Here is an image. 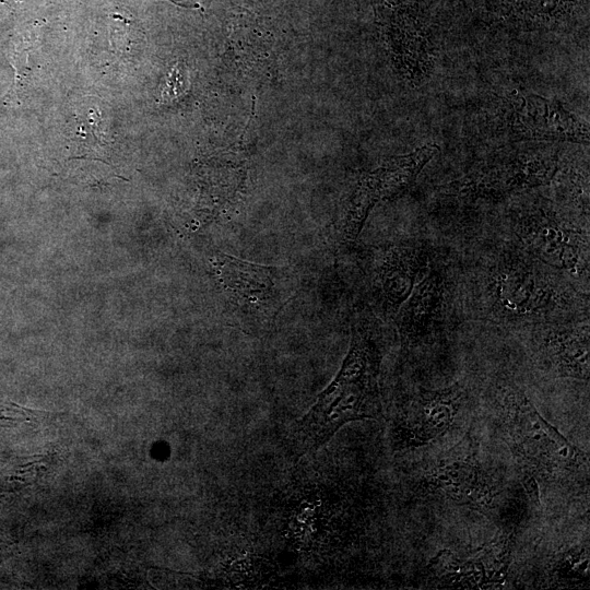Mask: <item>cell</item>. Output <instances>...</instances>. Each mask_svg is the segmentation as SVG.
Returning a JSON list of instances; mask_svg holds the SVG:
<instances>
[{"label":"cell","instance_id":"6da1fadb","mask_svg":"<svg viewBox=\"0 0 590 590\" xmlns=\"http://www.w3.org/2000/svg\"><path fill=\"white\" fill-rule=\"evenodd\" d=\"M522 249L502 252L470 282L471 317L527 327L589 320L588 292Z\"/></svg>","mask_w":590,"mask_h":590},{"label":"cell","instance_id":"7a4b0ae2","mask_svg":"<svg viewBox=\"0 0 590 590\" xmlns=\"http://www.w3.org/2000/svg\"><path fill=\"white\" fill-rule=\"evenodd\" d=\"M380 363L381 353L370 330L354 325L349 352L335 380L292 435L295 452L317 451L349 422L381 418Z\"/></svg>","mask_w":590,"mask_h":590},{"label":"cell","instance_id":"3957f363","mask_svg":"<svg viewBox=\"0 0 590 590\" xmlns=\"http://www.w3.org/2000/svg\"><path fill=\"white\" fill-rule=\"evenodd\" d=\"M500 407L509 444L526 468L545 478L588 470L585 453L542 418L522 389L504 386Z\"/></svg>","mask_w":590,"mask_h":590},{"label":"cell","instance_id":"277c9868","mask_svg":"<svg viewBox=\"0 0 590 590\" xmlns=\"http://www.w3.org/2000/svg\"><path fill=\"white\" fill-rule=\"evenodd\" d=\"M217 261L234 321L250 332H268L297 292L293 276L285 268L257 265L229 255H221Z\"/></svg>","mask_w":590,"mask_h":590},{"label":"cell","instance_id":"5b68a950","mask_svg":"<svg viewBox=\"0 0 590 590\" xmlns=\"http://www.w3.org/2000/svg\"><path fill=\"white\" fill-rule=\"evenodd\" d=\"M512 228L521 249L573 279L589 277V228L539 202L517 210Z\"/></svg>","mask_w":590,"mask_h":590},{"label":"cell","instance_id":"8992f818","mask_svg":"<svg viewBox=\"0 0 590 590\" xmlns=\"http://www.w3.org/2000/svg\"><path fill=\"white\" fill-rule=\"evenodd\" d=\"M438 151V146H423L407 156L389 161L384 167L364 176L351 197L344 218L340 221L339 240L342 243L356 241L372 208L381 200L407 191Z\"/></svg>","mask_w":590,"mask_h":590},{"label":"cell","instance_id":"52a82bcc","mask_svg":"<svg viewBox=\"0 0 590 590\" xmlns=\"http://www.w3.org/2000/svg\"><path fill=\"white\" fill-rule=\"evenodd\" d=\"M523 329L542 371L559 379L589 380V320Z\"/></svg>","mask_w":590,"mask_h":590},{"label":"cell","instance_id":"ba28073f","mask_svg":"<svg viewBox=\"0 0 590 590\" xmlns=\"http://www.w3.org/2000/svg\"><path fill=\"white\" fill-rule=\"evenodd\" d=\"M559 169L556 155L522 153L470 174L462 184V191L481 198H502L551 183Z\"/></svg>","mask_w":590,"mask_h":590},{"label":"cell","instance_id":"9c48e42d","mask_svg":"<svg viewBox=\"0 0 590 590\" xmlns=\"http://www.w3.org/2000/svg\"><path fill=\"white\" fill-rule=\"evenodd\" d=\"M465 391L455 385L442 391H422L413 397L398 426L400 445L419 447L439 438L453 426Z\"/></svg>","mask_w":590,"mask_h":590},{"label":"cell","instance_id":"30bf717a","mask_svg":"<svg viewBox=\"0 0 590 590\" xmlns=\"http://www.w3.org/2000/svg\"><path fill=\"white\" fill-rule=\"evenodd\" d=\"M512 123L525 139L588 144V126L557 101L538 96H515Z\"/></svg>","mask_w":590,"mask_h":590},{"label":"cell","instance_id":"8fae6325","mask_svg":"<svg viewBox=\"0 0 590 590\" xmlns=\"http://www.w3.org/2000/svg\"><path fill=\"white\" fill-rule=\"evenodd\" d=\"M447 277L445 271L431 265L400 305L396 325L401 340L407 346L418 345L438 324L446 300Z\"/></svg>","mask_w":590,"mask_h":590},{"label":"cell","instance_id":"7c38bea8","mask_svg":"<svg viewBox=\"0 0 590 590\" xmlns=\"http://www.w3.org/2000/svg\"><path fill=\"white\" fill-rule=\"evenodd\" d=\"M457 504L489 510L495 497L487 472L471 458H448L434 466L426 481Z\"/></svg>","mask_w":590,"mask_h":590},{"label":"cell","instance_id":"4fadbf2b","mask_svg":"<svg viewBox=\"0 0 590 590\" xmlns=\"http://www.w3.org/2000/svg\"><path fill=\"white\" fill-rule=\"evenodd\" d=\"M430 267V254L421 246L408 244L389 249L379 271L387 308L398 311Z\"/></svg>","mask_w":590,"mask_h":590},{"label":"cell","instance_id":"5bb4252c","mask_svg":"<svg viewBox=\"0 0 590 590\" xmlns=\"http://www.w3.org/2000/svg\"><path fill=\"white\" fill-rule=\"evenodd\" d=\"M489 549L479 557L463 561L450 551H443L430 564L439 582L445 587L481 588L502 582L509 564L486 561Z\"/></svg>","mask_w":590,"mask_h":590},{"label":"cell","instance_id":"9a60e30c","mask_svg":"<svg viewBox=\"0 0 590 590\" xmlns=\"http://www.w3.org/2000/svg\"><path fill=\"white\" fill-rule=\"evenodd\" d=\"M45 413L23 408L11 401L0 399V426H15L20 422L40 418Z\"/></svg>","mask_w":590,"mask_h":590}]
</instances>
